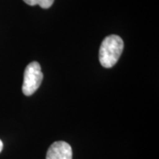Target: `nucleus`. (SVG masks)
Returning <instances> with one entry per match:
<instances>
[{
    "mask_svg": "<svg viewBox=\"0 0 159 159\" xmlns=\"http://www.w3.org/2000/svg\"><path fill=\"white\" fill-rule=\"evenodd\" d=\"M124 49V42L117 34L106 36L99 50V61L103 67L111 68L116 65Z\"/></svg>",
    "mask_w": 159,
    "mask_h": 159,
    "instance_id": "f257e3e1",
    "label": "nucleus"
},
{
    "mask_svg": "<svg viewBox=\"0 0 159 159\" xmlns=\"http://www.w3.org/2000/svg\"><path fill=\"white\" fill-rule=\"evenodd\" d=\"M43 74L42 73L41 66L38 62H31L27 66L24 72L22 92L25 96H31L42 83Z\"/></svg>",
    "mask_w": 159,
    "mask_h": 159,
    "instance_id": "f03ea898",
    "label": "nucleus"
},
{
    "mask_svg": "<svg viewBox=\"0 0 159 159\" xmlns=\"http://www.w3.org/2000/svg\"><path fill=\"white\" fill-rule=\"evenodd\" d=\"M73 149L67 142H55L50 146L46 154V159H72Z\"/></svg>",
    "mask_w": 159,
    "mask_h": 159,
    "instance_id": "7ed1b4c3",
    "label": "nucleus"
},
{
    "mask_svg": "<svg viewBox=\"0 0 159 159\" xmlns=\"http://www.w3.org/2000/svg\"><path fill=\"white\" fill-rule=\"evenodd\" d=\"M23 1L29 6H40L43 9L50 8L54 3V0H23Z\"/></svg>",
    "mask_w": 159,
    "mask_h": 159,
    "instance_id": "20e7f679",
    "label": "nucleus"
},
{
    "mask_svg": "<svg viewBox=\"0 0 159 159\" xmlns=\"http://www.w3.org/2000/svg\"><path fill=\"white\" fill-rule=\"evenodd\" d=\"M3 148H4V144H3L2 141L0 140V153H1V151L3 150Z\"/></svg>",
    "mask_w": 159,
    "mask_h": 159,
    "instance_id": "39448f33",
    "label": "nucleus"
}]
</instances>
